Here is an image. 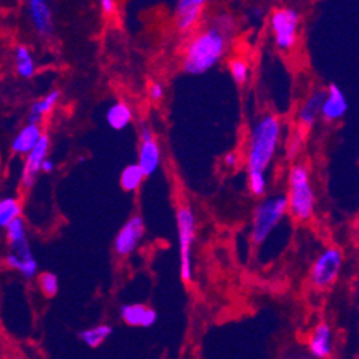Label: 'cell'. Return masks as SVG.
<instances>
[{
  "label": "cell",
  "mask_w": 359,
  "mask_h": 359,
  "mask_svg": "<svg viewBox=\"0 0 359 359\" xmlns=\"http://www.w3.org/2000/svg\"><path fill=\"white\" fill-rule=\"evenodd\" d=\"M232 37V21L227 16L218 17L213 25L198 32L189 40L184 53L182 67L189 75L211 71L228 52Z\"/></svg>",
  "instance_id": "cell-1"
},
{
  "label": "cell",
  "mask_w": 359,
  "mask_h": 359,
  "mask_svg": "<svg viewBox=\"0 0 359 359\" xmlns=\"http://www.w3.org/2000/svg\"><path fill=\"white\" fill-rule=\"evenodd\" d=\"M282 125L277 115H263L252 128L246 150V165L248 170L265 172L274 161L279 146Z\"/></svg>",
  "instance_id": "cell-2"
},
{
  "label": "cell",
  "mask_w": 359,
  "mask_h": 359,
  "mask_svg": "<svg viewBox=\"0 0 359 359\" xmlns=\"http://www.w3.org/2000/svg\"><path fill=\"white\" fill-rule=\"evenodd\" d=\"M288 212L298 222H308L315 212V193L306 165L295 164L288 175Z\"/></svg>",
  "instance_id": "cell-3"
},
{
  "label": "cell",
  "mask_w": 359,
  "mask_h": 359,
  "mask_svg": "<svg viewBox=\"0 0 359 359\" xmlns=\"http://www.w3.org/2000/svg\"><path fill=\"white\" fill-rule=\"evenodd\" d=\"M288 212V196L277 195L262 200L255 208L252 216L251 239L254 245H262L269 235L274 232L278 223L283 219Z\"/></svg>",
  "instance_id": "cell-4"
},
{
  "label": "cell",
  "mask_w": 359,
  "mask_h": 359,
  "mask_svg": "<svg viewBox=\"0 0 359 359\" xmlns=\"http://www.w3.org/2000/svg\"><path fill=\"white\" fill-rule=\"evenodd\" d=\"M177 239H179V271L185 283L192 281V245L196 234V219L191 208L181 207L176 212Z\"/></svg>",
  "instance_id": "cell-5"
},
{
  "label": "cell",
  "mask_w": 359,
  "mask_h": 359,
  "mask_svg": "<svg viewBox=\"0 0 359 359\" xmlns=\"http://www.w3.org/2000/svg\"><path fill=\"white\" fill-rule=\"evenodd\" d=\"M344 265V251L340 246L331 245L325 248L313 262L309 281L317 289L326 290L335 285Z\"/></svg>",
  "instance_id": "cell-6"
},
{
  "label": "cell",
  "mask_w": 359,
  "mask_h": 359,
  "mask_svg": "<svg viewBox=\"0 0 359 359\" xmlns=\"http://www.w3.org/2000/svg\"><path fill=\"white\" fill-rule=\"evenodd\" d=\"M301 17L295 9L281 8L271 15V30L277 48L281 52H290L298 43Z\"/></svg>",
  "instance_id": "cell-7"
},
{
  "label": "cell",
  "mask_w": 359,
  "mask_h": 359,
  "mask_svg": "<svg viewBox=\"0 0 359 359\" xmlns=\"http://www.w3.org/2000/svg\"><path fill=\"white\" fill-rule=\"evenodd\" d=\"M145 234V223L141 216H132L118 232L114 249L119 256H128L138 248Z\"/></svg>",
  "instance_id": "cell-8"
},
{
  "label": "cell",
  "mask_w": 359,
  "mask_h": 359,
  "mask_svg": "<svg viewBox=\"0 0 359 359\" xmlns=\"http://www.w3.org/2000/svg\"><path fill=\"white\" fill-rule=\"evenodd\" d=\"M161 146L155 141V134L148 125H143L141 129V146H139V159L138 164L143 169L146 176H150L156 172L161 165Z\"/></svg>",
  "instance_id": "cell-9"
},
{
  "label": "cell",
  "mask_w": 359,
  "mask_h": 359,
  "mask_svg": "<svg viewBox=\"0 0 359 359\" xmlns=\"http://www.w3.org/2000/svg\"><path fill=\"white\" fill-rule=\"evenodd\" d=\"M49 145H51L49 137L43 133L39 143L26 155L24 170H21V176H20L21 186L25 189H30L33 186L37 173L42 172V165L44 159L48 158V153H49Z\"/></svg>",
  "instance_id": "cell-10"
},
{
  "label": "cell",
  "mask_w": 359,
  "mask_h": 359,
  "mask_svg": "<svg viewBox=\"0 0 359 359\" xmlns=\"http://www.w3.org/2000/svg\"><path fill=\"white\" fill-rule=\"evenodd\" d=\"M208 0H177L175 12L176 29L188 33L196 28Z\"/></svg>",
  "instance_id": "cell-11"
},
{
  "label": "cell",
  "mask_w": 359,
  "mask_h": 359,
  "mask_svg": "<svg viewBox=\"0 0 359 359\" xmlns=\"http://www.w3.org/2000/svg\"><path fill=\"white\" fill-rule=\"evenodd\" d=\"M348 112V100L345 98V94L342 92V89L331 83L326 87V96L325 100L322 103V109H321V118L326 122V123H333L341 121Z\"/></svg>",
  "instance_id": "cell-12"
},
{
  "label": "cell",
  "mask_w": 359,
  "mask_h": 359,
  "mask_svg": "<svg viewBox=\"0 0 359 359\" xmlns=\"http://www.w3.org/2000/svg\"><path fill=\"white\" fill-rule=\"evenodd\" d=\"M6 229V239L9 248L12 252L17 254L24 261L33 259V254L30 251V246L28 242V235H26V228L24 219L17 218L13 222H10L9 225L5 228Z\"/></svg>",
  "instance_id": "cell-13"
},
{
  "label": "cell",
  "mask_w": 359,
  "mask_h": 359,
  "mask_svg": "<svg viewBox=\"0 0 359 359\" xmlns=\"http://www.w3.org/2000/svg\"><path fill=\"white\" fill-rule=\"evenodd\" d=\"M309 353L313 358L325 359L332 356L333 352V333L328 324H319L309 336L308 341Z\"/></svg>",
  "instance_id": "cell-14"
},
{
  "label": "cell",
  "mask_w": 359,
  "mask_h": 359,
  "mask_svg": "<svg viewBox=\"0 0 359 359\" xmlns=\"http://www.w3.org/2000/svg\"><path fill=\"white\" fill-rule=\"evenodd\" d=\"M121 318L129 326H142L150 328L158 321V315L152 308L141 304L123 305L121 308Z\"/></svg>",
  "instance_id": "cell-15"
},
{
  "label": "cell",
  "mask_w": 359,
  "mask_h": 359,
  "mask_svg": "<svg viewBox=\"0 0 359 359\" xmlns=\"http://www.w3.org/2000/svg\"><path fill=\"white\" fill-rule=\"evenodd\" d=\"M28 10L35 30L40 36L52 32V12L48 0H28Z\"/></svg>",
  "instance_id": "cell-16"
},
{
  "label": "cell",
  "mask_w": 359,
  "mask_h": 359,
  "mask_svg": "<svg viewBox=\"0 0 359 359\" xmlns=\"http://www.w3.org/2000/svg\"><path fill=\"white\" fill-rule=\"evenodd\" d=\"M326 96V89H319V91L312 92L308 99L302 103L298 110V122L304 128H312L317 122L318 116H321L322 103Z\"/></svg>",
  "instance_id": "cell-17"
},
{
  "label": "cell",
  "mask_w": 359,
  "mask_h": 359,
  "mask_svg": "<svg viewBox=\"0 0 359 359\" xmlns=\"http://www.w3.org/2000/svg\"><path fill=\"white\" fill-rule=\"evenodd\" d=\"M43 133L39 123H28L21 128L12 142V150L16 155H28L42 139Z\"/></svg>",
  "instance_id": "cell-18"
},
{
  "label": "cell",
  "mask_w": 359,
  "mask_h": 359,
  "mask_svg": "<svg viewBox=\"0 0 359 359\" xmlns=\"http://www.w3.org/2000/svg\"><path fill=\"white\" fill-rule=\"evenodd\" d=\"M133 119L132 109L125 103V102H116L115 105H112L106 114V121L109 126L115 130H122Z\"/></svg>",
  "instance_id": "cell-19"
},
{
  "label": "cell",
  "mask_w": 359,
  "mask_h": 359,
  "mask_svg": "<svg viewBox=\"0 0 359 359\" xmlns=\"http://www.w3.org/2000/svg\"><path fill=\"white\" fill-rule=\"evenodd\" d=\"M15 67H16V73L20 78L32 79L35 76V72H36L35 59L30 51L26 46H24V44H20V46H17L15 51Z\"/></svg>",
  "instance_id": "cell-20"
},
{
  "label": "cell",
  "mask_w": 359,
  "mask_h": 359,
  "mask_svg": "<svg viewBox=\"0 0 359 359\" xmlns=\"http://www.w3.org/2000/svg\"><path fill=\"white\" fill-rule=\"evenodd\" d=\"M59 98H60V92L59 91H53V92L48 94L46 96H43L42 99H39L37 102H35L30 106L28 123H40L43 116L48 115L49 112L53 110V107L56 106Z\"/></svg>",
  "instance_id": "cell-21"
},
{
  "label": "cell",
  "mask_w": 359,
  "mask_h": 359,
  "mask_svg": "<svg viewBox=\"0 0 359 359\" xmlns=\"http://www.w3.org/2000/svg\"><path fill=\"white\" fill-rule=\"evenodd\" d=\"M145 172L139 164H132L126 166L121 175V188L125 192H137L145 181Z\"/></svg>",
  "instance_id": "cell-22"
},
{
  "label": "cell",
  "mask_w": 359,
  "mask_h": 359,
  "mask_svg": "<svg viewBox=\"0 0 359 359\" xmlns=\"http://www.w3.org/2000/svg\"><path fill=\"white\" fill-rule=\"evenodd\" d=\"M112 332H114L112 326H109V325H98V326H94L91 329L82 331L79 333V338L89 348H98L109 338V336L112 335Z\"/></svg>",
  "instance_id": "cell-23"
},
{
  "label": "cell",
  "mask_w": 359,
  "mask_h": 359,
  "mask_svg": "<svg viewBox=\"0 0 359 359\" xmlns=\"http://www.w3.org/2000/svg\"><path fill=\"white\" fill-rule=\"evenodd\" d=\"M5 262L6 265L13 269V271H17L20 272L21 277H25L26 279H32L36 277V272H37V262L33 259H29V261H24L21 259L17 254L15 252H9L5 258Z\"/></svg>",
  "instance_id": "cell-24"
},
{
  "label": "cell",
  "mask_w": 359,
  "mask_h": 359,
  "mask_svg": "<svg viewBox=\"0 0 359 359\" xmlns=\"http://www.w3.org/2000/svg\"><path fill=\"white\" fill-rule=\"evenodd\" d=\"M21 205L16 198H5L0 202V227L6 228L10 222L20 218Z\"/></svg>",
  "instance_id": "cell-25"
},
{
  "label": "cell",
  "mask_w": 359,
  "mask_h": 359,
  "mask_svg": "<svg viewBox=\"0 0 359 359\" xmlns=\"http://www.w3.org/2000/svg\"><path fill=\"white\" fill-rule=\"evenodd\" d=\"M39 288L42 290V294L46 298H53L59 292V279L55 274L52 272H42L37 277Z\"/></svg>",
  "instance_id": "cell-26"
},
{
  "label": "cell",
  "mask_w": 359,
  "mask_h": 359,
  "mask_svg": "<svg viewBox=\"0 0 359 359\" xmlns=\"http://www.w3.org/2000/svg\"><path fill=\"white\" fill-rule=\"evenodd\" d=\"M229 71L234 78V80L238 85L246 83V80L249 79V66L246 63V60L240 58H235L229 62Z\"/></svg>",
  "instance_id": "cell-27"
},
{
  "label": "cell",
  "mask_w": 359,
  "mask_h": 359,
  "mask_svg": "<svg viewBox=\"0 0 359 359\" xmlns=\"http://www.w3.org/2000/svg\"><path fill=\"white\" fill-rule=\"evenodd\" d=\"M248 185L255 196H262L266 192V177L265 172L248 170Z\"/></svg>",
  "instance_id": "cell-28"
},
{
  "label": "cell",
  "mask_w": 359,
  "mask_h": 359,
  "mask_svg": "<svg viewBox=\"0 0 359 359\" xmlns=\"http://www.w3.org/2000/svg\"><path fill=\"white\" fill-rule=\"evenodd\" d=\"M164 86L161 83H152L150 87H149V96L153 99V100H161L164 98Z\"/></svg>",
  "instance_id": "cell-29"
},
{
  "label": "cell",
  "mask_w": 359,
  "mask_h": 359,
  "mask_svg": "<svg viewBox=\"0 0 359 359\" xmlns=\"http://www.w3.org/2000/svg\"><path fill=\"white\" fill-rule=\"evenodd\" d=\"M103 13L112 15L116 9V0H99Z\"/></svg>",
  "instance_id": "cell-30"
},
{
  "label": "cell",
  "mask_w": 359,
  "mask_h": 359,
  "mask_svg": "<svg viewBox=\"0 0 359 359\" xmlns=\"http://www.w3.org/2000/svg\"><path fill=\"white\" fill-rule=\"evenodd\" d=\"M223 161H225V165L228 168H235L239 162V155L238 152H229L225 155V158H223Z\"/></svg>",
  "instance_id": "cell-31"
},
{
  "label": "cell",
  "mask_w": 359,
  "mask_h": 359,
  "mask_svg": "<svg viewBox=\"0 0 359 359\" xmlns=\"http://www.w3.org/2000/svg\"><path fill=\"white\" fill-rule=\"evenodd\" d=\"M55 169V164L51 161V159H44V162H43V165H42V172H44V173H51L52 170Z\"/></svg>",
  "instance_id": "cell-32"
},
{
  "label": "cell",
  "mask_w": 359,
  "mask_h": 359,
  "mask_svg": "<svg viewBox=\"0 0 359 359\" xmlns=\"http://www.w3.org/2000/svg\"><path fill=\"white\" fill-rule=\"evenodd\" d=\"M358 240H359V228H358Z\"/></svg>",
  "instance_id": "cell-33"
},
{
  "label": "cell",
  "mask_w": 359,
  "mask_h": 359,
  "mask_svg": "<svg viewBox=\"0 0 359 359\" xmlns=\"http://www.w3.org/2000/svg\"><path fill=\"white\" fill-rule=\"evenodd\" d=\"M358 164H359V155H358Z\"/></svg>",
  "instance_id": "cell-34"
}]
</instances>
